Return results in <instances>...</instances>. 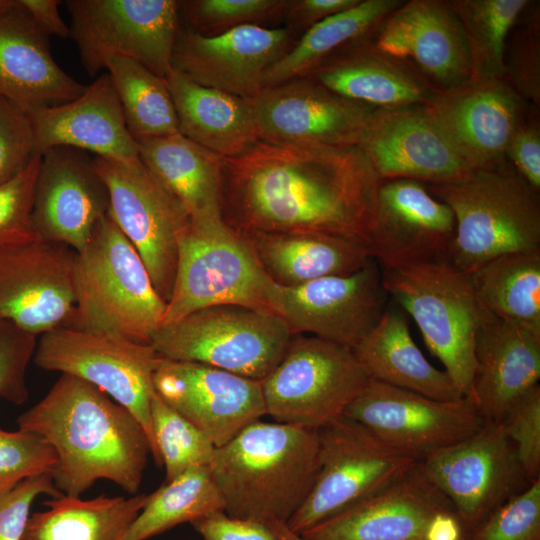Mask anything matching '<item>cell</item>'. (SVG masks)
<instances>
[{"mask_svg":"<svg viewBox=\"0 0 540 540\" xmlns=\"http://www.w3.org/2000/svg\"><path fill=\"white\" fill-rule=\"evenodd\" d=\"M209 468L227 515L287 524L318 474L317 430L257 420L216 448Z\"/></svg>","mask_w":540,"mask_h":540,"instance_id":"obj_3","label":"cell"},{"mask_svg":"<svg viewBox=\"0 0 540 540\" xmlns=\"http://www.w3.org/2000/svg\"><path fill=\"white\" fill-rule=\"evenodd\" d=\"M475 372L469 398L489 422L539 384L540 334L482 307L474 344Z\"/></svg>","mask_w":540,"mask_h":540,"instance_id":"obj_27","label":"cell"},{"mask_svg":"<svg viewBox=\"0 0 540 540\" xmlns=\"http://www.w3.org/2000/svg\"><path fill=\"white\" fill-rule=\"evenodd\" d=\"M370 380L353 349L298 334L261 380L266 415L275 422L318 430L343 416Z\"/></svg>","mask_w":540,"mask_h":540,"instance_id":"obj_9","label":"cell"},{"mask_svg":"<svg viewBox=\"0 0 540 540\" xmlns=\"http://www.w3.org/2000/svg\"><path fill=\"white\" fill-rule=\"evenodd\" d=\"M106 68L116 89L126 126L136 141L179 133L167 78L121 56L112 57Z\"/></svg>","mask_w":540,"mask_h":540,"instance_id":"obj_39","label":"cell"},{"mask_svg":"<svg viewBox=\"0 0 540 540\" xmlns=\"http://www.w3.org/2000/svg\"><path fill=\"white\" fill-rule=\"evenodd\" d=\"M69 247L34 239L0 248V323L34 335L64 325L75 305Z\"/></svg>","mask_w":540,"mask_h":540,"instance_id":"obj_21","label":"cell"},{"mask_svg":"<svg viewBox=\"0 0 540 540\" xmlns=\"http://www.w3.org/2000/svg\"><path fill=\"white\" fill-rule=\"evenodd\" d=\"M358 147L380 181L410 179L440 185L458 183L473 174L425 104L376 108Z\"/></svg>","mask_w":540,"mask_h":540,"instance_id":"obj_20","label":"cell"},{"mask_svg":"<svg viewBox=\"0 0 540 540\" xmlns=\"http://www.w3.org/2000/svg\"><path fill=\"white\" fill-rule=\"evenodd\" d=\"M503 79L533 107L540 108V9L530 2L505 47Z\"/></svg>","mask_w":540,"mask_h":540,"instance_id":"obj_42","label":"cell"},{"mask_svg":"<svg viewBox=\"0 0 540 540\" xmlns=\"http://www.w3.org/2000/svg\"><path fill=\"white\" fill-rule=\"evenodd\" d=\"M513 442L517 458L529 480L540 479V386L521 395L499 422Z\"/></svg>","mask_w":540,"mask_h":540,"instance_id":"obj_47","label":"cell"},{"mask_svg":"<svg viewBox=\"0 0 540 540\" xmlns=\"http://www.w3.org/2000/svg\"><path fill=\"white\" fill-rule=\"evenodd\" d=\"M36 346V335L8 322L0 323L1 399L17 405L27 401L26 373Z\"/></svg>","mask_w":540,"mask_h":540,"instance_id":"obj_48","label":"cell"},{"mask_svg":"<svg viewBox=\"0 0 540 540\" xmlns=\"http://www.w3.org/2000/svg\"><path fill=\"white\" fill-rule=\"evenodd\" d=\"M248 100L259 140L290 144L358 146L376 109L308 77L265 87Z\"/></svg>","mask_w":540,"mask_h":540,"instance_id":"obj_17","label":"cell"},{"mask_svg":"<svg viewBox=\"0 0 540 540\" xmlns=\"http://www.w3.org/2000/svg\"><path fill=\"white\" fill-rule=\"evenodd\" d=\"M93 164L109 192L108 215L137 250L167 304L174 287L178 240L190 223L189 213L140 158L95 156Z\"/></svg>","mask_w":540,"mask_h":540,"instance_id":"obj_13","label":"cell"},{"mask_svg":"<svg viewBox=\"0 0 540 540\" xmlns=\"http://www.w3.org/2000/svg\"><path fill=\"white\" fill-rule=\"evenodd\" d=\"M343 416L418 461L466 439L486 422L469 397L436 400L373 379Z\"/></svg>","mask_w":540,"mask_h":540,"instance_id":"obj_16","label":"cell"},{"mask_svg":"<svg viewBox=\"0 0 540 540\" xmlns=\"http://www.w3.org/2000/svg\"><path fill=\"white\" fill-rule=\"evenodd\" d=\"M470 279L485 310L540 334V250L500 255Z\"/></svg>","mask_w":540,"mask_h":540,"instance_id":"obj_37","label":"cell"},{"mask_svg":"<svg viewBox=\"0 0 540 540\" xmlns=\"http://www.w3.org/2000/svg\"><path fill=\"white\" fill-rule=\"evenodd\" d=\"M464 31L472 78L504 75L508 36L529 0H447Z\"/></svg>","mask_w":540,"mask_h":540,"instance_id":"obj_40","label":"cell"},{"mask_svg":"<svg viewBox=\"0 0 540 540\" xmlns=\"http://www.w3.org/2000/svg\"><path fill=\"white\" fill-rule=\"evenodd\" d=\"M373 41L413 68L436 92L471 77L464 31L447 0L404 1L385 19Z\"/></svg>","mask_w":540,"mask_h":540,"instance_id":"obj_25","label":"cell"},{"mask_svg":"<svg viewBox=\"0 0 540 540\" xmlns=\"http://www.w3.org/2000/svg\"><path fill=\"white\" fill-rule=\"evenodd\" d=\"M317 434L315 483L286 524L296 534L382 491L419 462L346 416L321 427Z\"/></svg>","mask_w":540,"mask_h":540,"instance_id":"obj_10","label":"cell"},{"mask_svg":"<svg viewBox=\"0 0 540 540\" xmlns=\"http://www.w3.org/2000/svg\"><path fill=\"white\" fill-rule=\"evenodd\" d=\"M464 540H540V479L465 531Z\"/></svg>","mask_w":540,"mask_h":540,"instance_id":"obj_44","label":"cell"},{"mask_svg":"<svg viewBox=\"0 0 540 540\" xmlns=\"http://www.w3.org/2000/svg\"><path fill=\"white\" fill-rule=\"evenodd\" d=\"M40 495L55 498L63 494L56 488L51 475H40L28 478L0 495V540L22 539L31 506Z\"/></svg>","mask_w":540,"mask_h":540,"instance_id":"obj_50","label":"cell"},{"mask_svg":"<svg viewBox=\"0 0 540 540\" xmlns=\"http://www.w3.org/2000/svg\"><path fill=\"white\" fill-rule=\"evenodd\" d=\"M292 337L285 321L274 313L221 304L161 325L150 345L162 358L201 363L261 381Z\"/></svg>","mask_w":540,"mask_h":540,"instance_id":"obj_8","label":"cell"},{"mask_svg":"<svg viewBox=\"0 0 540 540\" xmlns=\"http://www.w3.org/2000/svg\"><path fill=\"white\" fill-rule=\"evenodd\" d=\"M379 183L358 146L258 140L223 158L221 212L240 233H323L367 243Z\"/></svg>","mask_w":540,"mask_h":540,"instance_id":"obj_1","label":"cell"},{"mask_svg":"<svg viewBox=\"0 0 540 540\" xmlns=\"http://www.w3.org/2000/svg\"><path fill=\"white\" fill-rule=\"evenodd\" d=\"M85 88L55 62L48 36L19 0L0 14V97L29 115L74 100Z\"/></svg>","mask_w":540,"mask_h":540,"instance_id":"obj_29","label":"cell"},{"mask_svg":"<svg viewBox=\"0 0 540 540\" xmlns=\"http://www.w3.org/2000/svg\"><path fill=\"white\" fill-rule=\"evenodd\" d=\"M285 0L179 1L180 21L204 35H215L243 25H261L284 16Z\"/></svg>","mask_w":540,"mask_h":540,"instance_id":"obj_43","label":"cell"},{"mask_svg":"<svg viewBox=\"0 0 540 540\" xmlns=\"http://www.w3.org/2000/svg\"><path fill=\"white\" fill-rule=\"evenodd\" d=\"M148 494L129 498L61 495L30 515L21 540H125Z\"/></svg>","mask_w":540,"mask_h":540,"instance_id":"obj_35","label":"cell"},{"mask_svg":"<svg viewBox=\"0 0 540 540\" xmlns=\"http://www.w3.org/2000/svg\"><path fill=\"white\" fill-rule=\"evenodd\" d=\"M191 524L204 540H280L267 524L234 518L224 511Z\"/></svg>","mask_w":540,"mask_h":540,"instance_id":"obj_52","label":"cell"},{"mask_svg":"<svg viewBox=\"0 0 540 540\" xmlns=\"http://www.w3.org/2000/svg\"><path fill=\"white\" fill-rule=\"evenodd\" d=\"M75 305L64 326L105 331L150 344L166 302L135 247L107 214L75 252Z\"/></svg>","mask_w":540,"mask_h":540,"instance_id":"obj_4","label":"cell"},{"mask_svg":"<svg viewBox=\"0 0 540 540\" xmlns=\"http://www.w3.org/2000/svg\"><path fill=\"white\" fill-rule=\"evenodd\" d=\"M379 264L297 286L276 285L273 307L292 335L309 333L354 349L377 325L387 304Z\"/></svg>","mask_w":540,"mask_h":540,"instance_id":"obj_15","label":"cell"},{"mask_svg":"<svg viewBox=\"0 0 540 540\" xmlns=\"http://www.w3.org/2000/svg\"><path fill=\"white\" fill-rule=\"evenodd\" d=\"M276 285L245 237L229 226L222 215L191 218L178 240L174 287L161 325L221 304L276 314Z\"/></svg>","mask_w":540,"mask_h":540,"instance_id":"obj_6","label":"cell"},{"mask_svg":"<svg viewBox=\"0 0 540 540\" xmlns=\"http://www.w3.org/2000/svg\"><path fill=\"white\" fill-rule=\"evenodd\" d=\"M36 25L47 36L71 38V29L60 16L58 0H19Z\"/></svg>","mask_w":540,"mask_h":540,"instance_id":"obj_54","label":"cell"},{"mask_svg":"<svg viewBox=\"0 0 540 540\" xmlns=\"http://www.w3.org/2000/svg\"><path fill=\"white\" fill-rule=\"evenodd\" d=\"M57 463L53 447L39 435L23 429L6 431L0 427V495L28 478L53 476Z\"/></svg>","mask_w":540,"mask_h":540,"instance_id":"obj_45","label":"cell"},{"mask_svg":"<svg viewBox=\"0 0 540 540\" xmlns=\"http://www.w3.org/2000/svg\"><path fill=\"white\" fill-rule=\"evenodd\" d=\"M154 444L168 482L194 466H209L216 447L155 391L150 403Z\"/></svg>","mask_w":540,"mask_h":540,"instance_id":"obj_41","label":"cell"},{"mask_svg":"<svg viewBox=\"0 0 540 540\" xmlns=\"http://www.w3.org/2000/svg\"><path fill=\"white\" fill-rule=\"evenodd\" d=\"M17 4V0H0V14L8 11Z\"/></svg>","mask_w":540,"mask_h":540,"instance_id":"obj_57","label":"cell"},{"mask_svg":"<svg viewBox=\"0 0 540 540\" xmlns=\"http://www.w3.org/2000/svg\"><path fill=\"white\" fill-rule=\"evenodd\" d=\"M462 540H464V536H463V539H462Z\"/></svg>","mask_w":540,"mask_h":540,"instance_id":"obj_58","label":"cell"},{"mask_svg":"<svg viewBox=\"0 0 540 540\" xmlns=\"http://www.w3.org/2000/svg\"><path fill=\"white\" fill-rule=\"evenodd\" d=\"M41 154L0 186V248L37 239L32 223L34 188Z\"/></svg>","mask_w":540,"mask_h":540,"instance_id":"obj_46","label":"cell"},{"mask_svg":"<svg viewBox=\"0 0 540 540\" xmlns=\"http://www.w3.org/2000/svg\"><path fill=\"white\" fill-rule=\"evenodd\" d=\"M109 207V192L93 158L65 146L41 154L32 206L33 228L39 239L78 252Z\"/></svg>","mask_w":540,"mask_h":540,"instance_id":"obj_24","label":"cell"},{"mask_svg":"<svg viewBox=\"0 0 540 540\" xmlns=\"http://www.w3.org/2000/svg\"><path fill=\"white\" fill-rule=\"evenodd\" d=\"M455 218L425 184L410 179L381 180L367 245L380 268L447 258Z\"/></svg>","mask_w":540,"mask_h":540,"instance_id":"obj_23","label":"cell"},{"mask_svg":"<svg viewBox=\"0 0 540 540\" xmlns=\"http://www.w3.org/2000/svg\"><path fill=\"white\" fill-rule=\"evenodd\" d=\"M359 0H294L288 1L284 17L289 24L304 32L318 22L340 13Z\"/></svg>","mask_w":540,"mask_h":540,"instance_id":"obj_53","label":"cell"},{"mask_svg":"<svg viewBox=\"0 0 540 540\" xmlns=\"http://www.w3.org/2000/svg\"><path fill=\"white\" fill-rule=\"evenodd\" d=\"M305 77L374 108L426 104L436 92L413 68L379 49L373 36L339 49Z\"/></svg>","mask_w":540,"mask_h":540,"instance_id":"obj_30","label":"cell"},{"mask_svg":"<svg viewBox=\"0 0 540 540\" xmlns=\"http://www.w3.org/2000/svg\"><path fill=\"white\" fill-rule=\"evenodd\" d=\"M159 360L150 344L64 325L41 334L33 356L41 369L85 380L128 409L144 428L151 456L161 466L150 420L153 376Z\"/></svg>","mask_w":540,"mask_h":540,"instance_id":"obj_11","label":"cell"},{"mask_svg":"<svg viewBox=\"0 0 540 540\" xmlns=\"http://www.w3.org/2000/svg\"><path fill=\"white\" fill-rule=\"evenodd\" d=\"M403 0H359L307 29L266 72L264 88L307 76L330 55L360 39L374 36Z\"/></svg>","mask_w":540,"mask_h":540,"instance_id":"obj_36","label":"cell"},{"mask_svg":"<svg viewBox=\"0 0 540 540\" xmlns=\"http://www.w3.org/2000/svg\"><path fill=\"white\" fill-rule=\"evenodd\" d=\"M268 526L280 540H305L301 535L292 532L285 523L275 522Z\"/></svg>","mask_w":540,"mask_h":540,"instance_id":"obj_56","label":"cell"},{"mask_svg":"<svg viewBox=\"0 0 540 540\" xmlns=\"http://www.w3.org/2000/svg\"><path fill=\"white\" fill-rule=\"evenodd\" d=\"M17 423L53 447L58 463L52 478L63 495L80 497L102 479L137 494L151 455L149 438L137 418L98 387L61 374Z\"/></svg>","mask_w":540,"mask_h":540,"instance_id":"obj_2","label":"cell"},{"mask_svg":"<svg viewBox=\"0 0 540 540\" xmlns=\"http://www.w3.org/2000/svg\"><path fill=\"white\" fill-rule=\"evenodd\" d=\"M136 142L140 160L190 218L222 215V157L180 133Z\"/></svg>","mask_w":540,"mask_h":540,"instance_id":"obj_34","label":"cell"},{"mask_svg":"<svg viewBox=\"0 0 540 540\" xmlns=\"http://www.w3.org/2000/svg\"><path fill=\"white\" fill-rule=\"evenodd\" d=\"M153 384L216 448L266 415L261 381L201 363L160 357Z\"/></svg>","mask_w":540,"mask_h":540,"instance_id":"obj_22","label":"cell"},{"mask_svg":"<svg viewBox=\"0 0 540 540\" xmlns=\"http://www.w3.org/2000/svg\"><path fill=\"white\" fill-rule=\"evenodd\" d=\"M440 512L454 509L418 462L382 491L299 535L305 540H423Z\"/></svg>","mask_w":540,"mask_h":540,"instance_id":"obj_26","label":"cell"},{"mask_svg":"<svg viewBox=\"0 0 540 540\" xmlns=\"http://www.w3.org/2000/svg\"><path fill=\"white\" fill-rule=\"evenodd\" d=\"M468 531L531 482L499 422L486 421L471 436L419 461Z\"/></svg>","mask_w":540,"mask_h":540,"instance_id":"obj_14","label":"cell"},{"mask_svg":"<svg viewBox=\"0 0 540 540\" xmlns=\"http://www.w3.org/2000/svg\"><path fill=\"white\" fill-rule=\"evenodd\" d=\"M71 38L94 77L115 56L130 58L167 78L181 26L175 0H68Z\"/></svg>","mask_w":540,"mask_h":540,"instance_id":"obj_12","label":"cell"},{"mask_svg":"<svg viewBox=\"0 0 540 540\" xmlns=\"http://www.w3.org/2000/svg\"><path fill=\"white\" fill-rule=\"evenodd\" d=\"M179 133L222 158L259 140L248 99L202 86L171 70L167 76Z\"/></svg>","mask_w":540,"mask_h":540,"instance_id":"obj_32","label":"cell"},{"mask_svg":"<svg viewBox=\"0 0 540 540\" xmlns=\"http://www.w3.org/2000/svg\"><path fill=\"white\" fill-rule=\"evenodd\" d=\"M353 351L373 380L436 400L464 398L448 373L424 357L410 334L404 313L391 305Z\"/></svg>","mask_w":540,"mask_h":540,"instance_id":"obj_33","label":"cell"},{"mask_svg":"<svg viewBox=\"0 0 540 540\" xmlns=\"http://www.w3.org/2000/svg\"><path fill=\"white\" fill-rule=\"evenodd\" d=\"M537 108L526 112L506 150L507 162L533 189L540 191V125Z\"/></svg>","mask_w":540,"mask_h":540,"instance_id":"obj_51","label":"cell"},{"mask_svg":"<svg viewBox=\"0 0 540 540\" xmlns=\"http://www.w3.org/2000/svg\"><path fill=\"white\" fill-rule=\"evenodd\" d=\"M425 186L453 212L447 260L460 271L470 274L503 254L540 250L539 191L508 162L458 183Z\"/></svg>","mask_w":540,"mask_h":540,"instance_id":"obj_5","label":"cell"},{"mask_svg":"<svg viewBox=\"0 0 540 540\" xmlns=\"http://www.w3.org/2000/svg\"><path fill=\"white\" fill-rule=\"evenodd\" d=\"M28 116L39 154L65 146L120 161L139 158L109 73L98 76L74 100Z\"/></svg>","mask_w":540,"mask_h":540,"instance_id":"obj_28","label":"cell"},{"mask_svg":"<svg viewBox=\"0 0 540 540\" xmlns=\"http://www.w3.org/2000/svg\"><path fill=\"white\" fill-rule=\"evenodd\" d=\"M37 154L30 117L0 97V186L21 173Z\"/></svg>","mask_w":540,"mask_h":540,"instance_id":"obj_49","label":"cell"},{"mask_svg":"<svg viewBox=\"0 0 540 540\" xmlns=\"http://www.w3.org/2000/svg\"><path fill=\"white\" fill-rule=\"evenodd\" d=\"M380 269L387 294L414 319L431 354L463 396L469 397L482 311L470 274L447 258Z\"/></svg>","mask_w":540,"mask_h":540,"instance_id":"obj_7","label":"cell"},{"mask_svg":"<svg viewBox=\"0 0 540 540\" xmlns=\"http://www.w3.org/2000/svg\"><path fill=\"white\" fill-rule=\"evenodd\" d=\"M221 511L223 496L209 466H194L148 494L125 540H147L179 524Z\"/></svg>","mask_w":540,"mask_h":540,"instance_id":"obj_38","label":"cell"},{"mask_svg":"<svg viewBox=\"0 0 540 540\" xmlns=\"http://www.w3.org/2000/svg\"><path fill=\"white\" fill-rule=\"evenodd\" d=\"M240 234L269 278L285 287L350 274L373 259L367 243L355 238L323 233Z\"/></svg>","mask_w":540,"mask_h":540,"instance_id":"obj_31","label":"cell"},{"mask_svg":"<svg viewBox=\"0 0 540 540\" xmlns=\"http://www.w3.org/2000/svg\"><path fill=\"white\" fill-rule=\"evenodd\" d=\"M425 106L473 172L507 163L508 143L528 110V103L498 78L470 77L435 92Z\"/></svg>","mask_w":540,"mask_h":540,"instance_id":"obj_18","label":"cell"},{"mask_svg":"<svg viewBox=\"0 0 540 540\" xmlns=\"http://www.w3.org/2000/svg\"><path fill=\"white\" fill-rule=\"evenodd\" d=\"M292 30L243 25L204 35L180 26L172 54V70L202 86L243 99L264 88L267 70L293 45Z\"/></svg>","mask_w":540,"mask_h":540,"instance_id":"obj_19","label":"cell"},{"mask_svg":"<svg viewBox=\"0 0 540 540\" xmlns=\"http://www.w3.org/2000/svg\"><path fill=\"white\" fill-rule=\"evenodd\" d=\"M464 532L454 512H440L430 520L423 540H462Z\"/></svg>","mask_w":540,"mask_h":540,"instance_id":"obj_55","label":"cell"}]
</instances>
